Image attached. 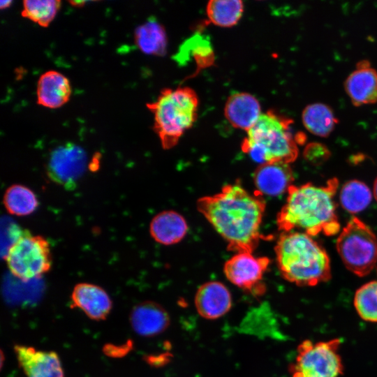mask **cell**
<instances>
[{"instance_id":"52a82bcc","label":"cell","mask_w":377,"mask_h":377,"mask_svg":"<svg viewBox=\"0 0 377 377\" xmlns=\"http://www.w3.org/2000/svg\"><path fill=\"white\" fill-rule=\"evenodd\" d=\"M4 257L10 273L23 281L40 278L52 264L48 241L43 236L32 235L27 230L9 247Z\"/></svg>"},{"instance_id":"8992f818","label":"cell","mask_w":377,"mask_h":377,"mask_svg":"<svg viewBox=\"0 0 377 377\" xmlns=\"http://www.w3.org/2000/svg\"><path fill=\"white\" fill-rule=\"evenodd\" d=\"M336 246L346 267L359 276L369 274L377 264V237L366 223L356 217L342 229Z\"/></svg>"},{"instance_id":"f1b7e54d","label":"cell","mask_w":377,"mask_h":377,"mask_svg":"<svg viewBox=\"0 0 377 377\" xmlns=\"http://www.w3.org/2000/svg\"><path fill=\"white\" fill-rule=\"evenodd\" d=\"M373 192H374L375 199L377 201V177L375 179L374 183V191Z\"/></svg>"},{"instance_id":"30bf717a","label":"cell","mask_w":377,"mask_h":377,"mask_svg":"<svg viewBox=\"0 0 377 377\" xmlns=\"http://www.w3.org/2000/svg\"><path fill=\"white\" fill-rule=\"evenodd\" d=\"M270 260L267 257H256L253 253H236L223 265L226 278L237 287L249 291L259 289Z\"/></svg>"},{"instance_id":"4316f807","label":"cell","mask_w":377,"mask_h":377,"mask_svg":"<svg viewBox=\"0 0 377 377\" xmlns=\"http://www.w3.org/2000/svg\"><path fill=\"white\" fill-rule=\"evenodd\" d=\"M303 155L309 163L313 165H320L330 158V151L325 145L313 142L306 145Z\"/></svg>"},{"instance_id":"9a60e30c","label":"cell","mask_w":377,"mask_h":377,"mask_svg":"<svg viewBox=\"0 0 377 377\" xmlns=\"http://www.w3.org/2000/svg\"><path fill=\"white\" fill-rule=\"evenodd\" d=\"M223 113L232 127L246 132L262 114L258 100L253 95L244 91L234 92L228 96Z\"/></svg>"},{"instance_id":"d6986e66","label":"cell","mask_w":377,"mask_h":377,"mask_svg":"<svg viewBox=\"0 0 377 377\" xmlns=\"http://www.w3.org/2000/svg\"><path fill=\"white\" fill-rule=\"evenodd\" d=\"M188 224L183 216L173 210L157 214L151 221L149 232L151 237L163 245H172L181 242L188 232Z\"/></svg>"},{"instance_id":"484cf974","label":"cell","mask_w":377,"mask_h":377,"mask_svg":"<svg viewBox=\"0 0 377 377\" xmlns=\"http://www.w3.org/2000/svg\"><path fill=\"white\" fill-rule=\"evenodd\" d=\"M353 304L364 320L377 323V281H369L355 292Z\"/></svg>"},{"instance_id":"7c38bea8","label":"cell","mask_w":377,"mask_h":377,"mask_svg":"<svg viewBox=\"0 0 377 377\" xmlns=\"http://www.w3.org/2000/svg\"><path fill=\"white\" fill-rule=\"evenodd\" d=\"M344 88L355 106L377 102V71L368 61H361L346 79Z\"/></svg>"},{"instance_id":"d4e9b609","label":"cell","mask_w":377,"mask_h":377,"mask_svg":"<svg viewBox=\"0 0 377 377\" xmlns=\"http://www.w3.org/2000/svg\"><path fill=\"white\" fill-rule=\"evenodd\" d=\"M21 15L43 27H47L61 7L59 0L23 1Z\"/></svg>"},{"instance_id":"ffe728a7","label":"cell","mask_w":377,"mask_h":377,"mask_svg":"<svg viewBox=\"0 0 377 377\" xmlns=\"http://www.w3.org/2000/svg\"><path fill=\"white\" fill-rule=\"evenodd\" d=\"M135 42L144 53L163 56L166 52L168 38L163 25L150 19L135 29Z\"/></svg>"},{"instance_id":"277c9868","label":"cell","mask_w":377,"mask_h":377,"mask_svg":"<svg viewBox=\"0 0 377 377\" xmlns=\"http://www.w3.org/2000/svg\"><path fill=\"white\" fill-rule=\"evenodd\" d=\"M290 119L273 111L262 113L246 132L242 150L260 164L290 163L298 156L297 142L290 132Z\"/></svg>"},{"instance_id":"6da1fadb","label":"cell","mask_w":377,"mask_h":377,"mask_svg":"<svg viewBox=\"0 0 377 377\" xmlns=\"http://www.w3.org/2000/svg\"><path fill=\"white\" fill-rule=\"evenodd\" d=\"M196 207L226 242L229 251L253 253L263 238L265 202L262 195L249 193L239 183L226 184L219 193L200 198Z\"/></svg>"},{"instance_id":"5b68a950","label":"cell","mask_w":377,"mask_h":377,"mask_svg":"<svg viewBox=\"0 0 377 377\" xmlns=\"http://www.w3.org/2000/svg\"><path fill=\"white\" fill-rule=\"evenodd\" d=\"M198 105V95L189 87L163 89L155 101L147 103L154 114L153 129L164 149L177 145L184 133L193 126L197 119Z\"/></svg>"},{"instance_id":"4fadbf2b","label":"cell","mask_w":377,"mask_h":377,"mask_svg":"<svg viewBox=\"0 0 377 377\" xmlns=\"http://www.w3.org/2000/svg\"><path fill=\"white\" fill-rule=\"evenodd\" d=\"M71 301L73 307L79 308L89 318L98 321L105 320L112 306V300L106 291L89 283L77 284L73 288Z\"/></svg>"},{"instance_id":"44dd1931","label":"cell","mask_w":377,"mask_h":377,"mask_svg":"<svg viewBox=\"0 0 377 377\" xmlns=\"http://www.w3.org/2000/svg\"><path fill=\"white\" fill-rule=\"evenodd\" d=\"M302 120L310 133L320 137L328 136L338 123L331 108L322 103L306 105L302 111Z\"/></svg>"},{"instance_id":"8fae6325","label":"cell","mask_w":377,"mask_h":377,"mask_svg":"<svg viewBox=\"0 0 377 377\" xmlns=\"http://www.w3.org/2000/svg\"><path fill=\"white\" fill-rule=\"evenodd\" d=\"M14 351L19 365L27 377H64L58 355L53 351L15 345Z\"/></svg>"},{"instance_id":"83f0119b","label":"cell","mask_w":377,"mask_h":377,"mask_svg":"<svg viewBox=\"0 0 377 377\" xmlns=\"http://www.w3.org/2000/svg\"><path fill=\"white\" fill-rule=\"evenodd\" d=\"M12 3V1H0V8L1 9L7 8Z\"/></svg>"},{"instance_id":"5bb4252c","label":"cell","mask_w":377,"mask_h":377,"mask_svg":"<svg viewBox=\"0 0 377 377\" xmlns=\"http://www.w3.org/2000/svg\"><path fill=\"white\" fill-rule=\"evenodd\" d=\"M198 313L207 319H216L225 315L231 308L232 297L227 287L219 281L202 284L195 295Z\"/></svg>"},{"instance_id":"603a6c76","label":"cell","mask_w":377,"mask_h":377,"mask_svg":"<svg viewBox=\"0 0 377 377\" xmlns=\"http://www.w3.org/2000/svg\"><path fill=\"white\" fill-rule=\"evenodd\" d=\"M241 0H211L206 6V13L210 22L220 27L236 25L244 13Z\"/></svg>"},{"instance_id":"7a4b0ae2","label":"cell","mask_w":377,"mask_h":377,"mask_svg":"<svg viewBox=\"0 0 377 377\" xmlns=\"http://www.w3.org/2000/svg\"><path fill=\"white\" fill-rule=\"evenodd\" d=\"M337 179L327 181L325 186L305 184L292 185L288 190L286 202L279 212V230L288 232L301 229L313 237L320 233L327 236L337 234L340 224L336 212L334 196Z\"/></svg>"},{"instance_id":"ba28073f","label":"cell","mask_w":377,"mask_h":377,"mask_svg":"<svg viewBox=\"0 0 377 377\" xmlns=\"http://www.w3.org/2000/svg\"><path fill=\"white\" fill-rule=\"evenodd\" d=\"M341 341L335 338L313 342L303 341L290 371L292 377H339L343 365L339 350Z\"/></svg>"},{"instance_id":"9c48e42d","label":"cell","mask_w":377,"mask_h":377,"mask_svg":"<svg viewBox=\"0 0 377 377\" xmlns=\"http://www.w3.org/2000/svg\"><path fill=\"white\" fill-rule=\"evenodd\" d=\"M87 158L80 147L67 143L57 147L50 154L47 174L54 183L66 189H73L87 168Z\"/></svg>"},{"instance_id":"ac0fdd59","label":"cell","mask_w":377,"mask_h":377,"mask_svg":"<svg viewBox=\"0 0 377 377\" xmlns=\"http://www.w3.org/2000/svg\"><path fill=\"white\" fill-rule=\"evenodd\" d=\"M71 94L68 79L56 71L43 73L38 78L36 88L38 105L55 109L66 103Z\"/></svg>"},{"instance_id":"7402d4cb","label":"cell","mask_w":377,"mask_h":377,"mask_svg":"<svg viewBox=\"0 0 377 377\" xmlns=\"http://www.w3.org/2000/svg\"><path fill=\"white\" fill-rule=\"evenodd\" d=\"M3 202L9 214L18 216L32 214L39 204L34 192L21 184H13L6 190Z\"/></svg>"},{"instance_id":"3957f363","label":"cell","mask_w":377,"mask_h":377,"mask_svg":"<svg viewBox=\"0 0 377 377\" xmlns=\"http://www.w3.org/2000/svg\"><path fill=\"white\" fill-rule=\"evenodd\" d=\"M283 277L300 286H313L331 277L330 258L311 236L299 231L283 232L274 247Z\"/></svg>"},{"instance_id":"cb8c5ba5","label":"cell","mask_w":377,"mask_h":377,"mask_svg":"<svg viewBox=\"0 0 377 377\" xmlns=\"http://www.w3.org/2000/svg\"><path fill=\"white\" fill-rule=\"evenodd\" d=\"M372 193L364 182L353 179L341 187L339 200L342 207L350 214L359 213L365 209L371 201Z\"/></svg>"},{"instance_id":"2e32d148","label":"cell","mask_w":377,"mask_h":377,"mask_svg":"<svg viewBox=\"0 0 377 377\" xmlns=\"http://www.w3.org/2000/svg\"><path fill=\"white\" fill-rule=\"evenodd\" d=\"M293 179L290 164L283 162L260 164L253 174L256 192L269 196L288 191Z\"/></svg>"},{"instance_id":"e0dca14e","label":"cell","mask_w":377,"mask_h":377,"mask_svg":"<svg viewBox=\"0 0 377 377\" xmlns=\"http://www.w3.org/2000/svg\"><path fill=\"white\" fill-rule=\"evenodd\" d=\"M129 320L133 330L144 337L159 334L170 325L168 313L159 304L152 301L135 305L131 311Z\"/></svg>"}]
</instances>
